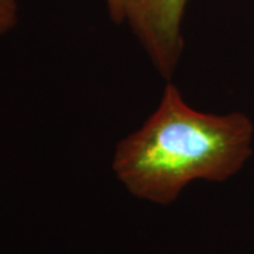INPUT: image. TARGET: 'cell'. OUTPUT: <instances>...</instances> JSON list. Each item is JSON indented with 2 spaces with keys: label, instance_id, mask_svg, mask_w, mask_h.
<instances>
[{
  "label": "cell",
  "instance_id": "obj_1",
  "mask_svg": "<svg viewBox=\"0 0 254 254\" xmlns=\"http://www.w3.org/2000/svg\"><path fill=\"white\" fill-rule=\"evenodd\" d=\"M254 125L245 113H203L174 83L144 125L123 138L112 168L140 199L170 205L192 181H226L253 154Z\"/></svg>",
  "mask_w": 254,
  "mask_h": 254
},
{
  "label": "cell",
  "instance_id": "obj_2",
  "mask_svg": "<svg viewBox=\"0 0 254 254\" xmlns=\"http://www.w3.org/2000/svg\"><path fill=\"white\" fill-rule=\"evenodd\" d=\"M190 0H130L126 21L164 78H171L184 51L182 20Z\"/></svg>",
  "mask_w": 254,
  "mask_h": 254
},
{
  "label": "cell",
  "instance_id": "obj_3",
  "mask_svg": "<svg viewBox=\"0 0 254 254\" xmlns=\"http://www.w3.org/2000/svg\"><path fill=\"white\" fill-rule=\"evenodd\" d=\"M18 7L16 0H0V36L16 27Z\"/></svg>",
  "mask_w": 254,
  "mask_h": 254
},
{
  "label": "cell",
  "instance_id": "obj_4",
  "mask_svg": "<svg viewBox=\"0 0 254 254\" xmlns=\"http://www.w3.org/2000/svg\"><path fill=\"white\" fill-rule=\"evenodd\" d=\"M106 6L109 10V14L115 23H122L126 21L127 7L130 0H105Z\"/></svg>",
  "mask_w": 254,
  "mask_h": 254
}]
</instances>
